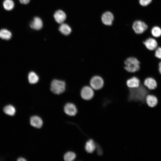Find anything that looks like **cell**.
Returning a JSON list of instances; mask_svg holds the SVG:
<instances>
[{"instance_id":"1","label":"cell","mask_w":161,"mask_h":161,"mask_svg":"<svg viewBox=\"0 0 161 161\" xmlns=\"http://www.w3.org/2000/svg\"><path fill=\"white\" fill-rule=\"evenodd\" d=\"M129 92L128 97L129 101H138L143 103H145V97L149 93V90L147 89L142 83L137 88H129Z\"/></svg>"},{"instance_id":"2","label":"cell","mask_w":161,"mask_h":161,"mask_svg":"<svg viewBox=\"0 0 161 161\" xmlns=\"http://www.w3.org/2000/svg\"><path fill=\"white\" fill-rule=\"evenodd\" d=\"M125 69L129 72H135L140 69V62L136 58L130 57L124 61Z\"/></svg>"},{"instance_id":"3","label":"cell","mask_w":161,"mask_h":161,"mask_svg":"<svg viewBox=\"0 0 161 161\" xmlns=\"http://www.w3.org/2000/svg\"><path fill=\"white\" fill-rule=\"evenodd\" d=\"M66 84L63 81L54 79L51 84V90L55 94L59 95L63 93L65 89Z\"/></svg>"},{"instance_id":"4","label":"cell","mask_w":161,"mask_h":161,"mask_svg":"<svg viewBox=\"0 0 161 161\" xmlns=\"http://www.w3.org/2000/svg\"><path fill=\"white\" fill-rule=\"evenodd\" d=\"M132 27L134 32L137 34H141L148 29L147 25L140 20H137L134 22Z\"/></svg>"},{"instance_id":"5","label":"cell","mask_w":161,"mask_h":161,"mask_svg":"<svg viewBox=\"0 0 161 161\" xmlns=\"http://www.w3.org/2000/svg\"><path fill=\"white\" fill-rule=\"evenodd\" d=\"M90 84L93 89L98 90L101 89L103 87L104 85V81L100 76H95L91 79Z\"/></svg>"},{"instance_id":"6","label":"cell","mask_w":161,"mask_h":161,"mask_svg":"<svg viewBox=\"0 0 161 161\" xmlns=\"http://www.w3.org/2000/svg\"><path fill=\"white\" fill-rule=\"evenodd\" d=\"M143 43L147 49L151 51H154L158 47L157 40L152 37L146 39L143 41Z\"/></svg>"},{"instance_id":"7","label":"cell","mask_w":161,"mask_h":161,"mask_svg":"<svg viewBox=\"0 0 161 161\" xmlns=\"http://www.w3.org/2000/svg\"><path fill=\"white\" fill-rule=\"evenodd\" d=\"M94 94L93 89L88 86L83 87L80 92L81 97L86 100H89L92 99L94 96Z\"/></svg>"},{"instance_id":"8","label":"cell","mask_w":161,"mask_h":161,"mask_svg":"<svg viewBox=\"0 0 161 161\" xmlns=\"http://www.w3.org/2000/svg\"><path fill=\"white\" fill-rule=\"evenodd\" d=\"M143 84L149 90L156 89L157 86L156 80L151 77H148L145 78L143 81Z\"/></svg>"},{"instance_id":"9","label":"cell","mask_w":161,"mask_h":161,"mask_svg":"<svg viewBox=\"0 0 161 161\" xmlns=\"http://www.w3.org/2000/svg\"><path fill=\"white\" fill-rule=\"evenodd\" d=\"M114 19L113 14L109 11H106L103 13L101 17V21L104 25L110 26L112 25Z\"/></svg>"},{"instance_id":"10","label":"cell","mask_w":161,"mask_h":161,"mask_svg":"<svg viewBox=\"0 0 161 161\" xmlns=\"http://www.w3.org/2000/svg\"><path fill=\"white\" fill-rule=\"evenodd\" d=\"M145 101L148 107L153 108L155 107L158 103V100L156 96L149 93L145 97Z\"/></svg>"},{"instance_id":"11","label":"cell","mask_w":161,"mask_h":161,"mask_svg":"<svg viewBox=\"0 0 161 161\" xmlns=\"http://www.w3.org/2000/svg\"><path fill=\"white\" fill-rule=\"evenodd\" d=\"M64 111L67 115L74 116L77 113V109L74 104L71 103L66 104L64 107Z\"/></svg>"},{"instance_id":"12","label":"cell","mask_w":161,"mask_h":161,"mask_svg":"<svg viewBox=\"0 0 161 161\" xmlns=\"http://www.w3.org/2000/svg\"><path fill=\"white\" fill-rule=\"evenodd\" d=\"M141 83L140 80L137 77L134 76L128 79L126 81L127 85L130 89L137 88Z\"/></svg>"},{"instance_id":"13","label":"cell","mask_w":161,"mask_h":161,"mask_svg":"<svg viewBox=\"0 0 161 161\" xmlns=\"http://www.w3.org/2000/svg\"><path fill=\"white\" fill-rule=\"evenodd\" d=\"M54 17L57 23L61 24L64 23L66 19V15L63 11L58 10L55 12Z\"/></svg>"},{"instance_id":"14","label":"cell","mask_w":161,"mask_h":161,"mask_svg":"<svg viewBox=\"0 0 161 161\" xmlns=\"http://www.w3.org/2000/svg\"><path fill=\"white\" fill-rule=\"evenodd\" d=\"M43 25V22L41 19L37 17H34L30 24L31 28L36 30H40L42 27Z\"/></svg>"},{"instance_id":"15","label":"cell","mask_w":161,"mask_h":161,"mask_svg":"<svg viewBox=\"0 0 161 161\" xmlns=\"http://www.w3.org/2000/svg\"><path fill=\"white\" fill-rule=\"evenodd\" d=\"M30 123L32 126L37 128H41L43 123L41 119L37 116H33L31 117Z\"/></svg>"},{"instance_id":"16","label":"cell","mask_w":161,"mask_h":161,"mask_svg":"<svg viewBox=\"0 0 161 161\" xmlns=\"http://www.w3.org/2000/svg\"><path fill=\"white\" fill-rule=\"evenodd\" d=\"M58 30L62 34L65 35H69L72 32L70 27L67 24L64 23L61 24Z\"/></svg>"},{"instance_id":"17","label":"cell","mask_w":161,"mask_h":161,"mask_svg":"<svg viewBox=\"0 0 161 161\" xmlns=\"http://www.w3.org/2000/svg\"><path fill=\"white\" fill-rule=\"evenodd\" d=\"M96 145L95 142L92 139H90L86 142L85 149L86 151L89 153H93L95 150Z\"/></svg>"},{"instance_id":"18","label":"cell","mask_w":161,"mask_h":161,"mask_svg":"<svg viewBox=\"0 0 161 161\" xmlns=\"http://www.w3.org/2000/svg\"><path fill=\"white\" fill-rule=\"evenodd\" d=\"M12 36V33L7 30L4 29L0 30V38L1 39L8 40L11 39Z\"/></svg>"},{"instance_id":"19","label":"cell","mask_w":161,"mask_h":161,"mask_svg":"<svg viewBox=\"0 0 161 161\" xmlns=\"http://www.w3.org/2000/svg\"><path fill=\"white\" fill-rule=\"evenodd\" d=\"M28 78L29 83L31 84L37 83L39 80L38 76L33 72H31L29 73Z\"/></svg>"},{"instance_id":"20","label":"cell","mask_w":161,"mask_h":161,"mask_svg":"<svg viewBox=\"0 0 161 161\" xmlns=\"http://www.w3.org/2000/svg\"><path fill=\"white\" fill-rule=\"evenodd\" d=\"M4 113L10 116H13L16 112L15 107L12 105H9L5 106L3 109Z\"/></svg>"},{"instance_id":"21","label":"cell","mask_w":161,"mask_h":161,"mask_svg":"<svg viewBox=\"0 0 161 161\" xmlns=\"http://www.w3.org/2000/svg\"><path fill=\"white\" fill-rule=\"evenodd\" d=\"M3 6L6 10L10 11L14 8V3L12 0H4L3 2Z\"/></svg>"},{"instance_id":"22","label":"cell","mask_w":161,"mask_h":161,"mask_svg":"<svg viewBox=\"0 0 161 161\" xmlns=\"http://www.w3.org/2000/svg\"><path fill=\"white\" fill-rule=\"evenodd\" d=\"M151 33L154 37L159 38L161 36V29L158 26H154L152 28Z\"/></svg>"},{"instance_id":"23","label":"cell","mask_w":161,"mask_h":161,"mask_svg":"<svg viewBox=\"0 0 161 161\" xmlns=\"http://www.w3.org/2000/svg\"><path fill=\"white\" fill-rule=\"evenodd\" d=\"M64 158L66 161H72L75 158L76 155L74 152L69 151L64 154Z\"/></svg>"},{"instance_id":"24","label":"cell","mask_w":161,"mask_h":161,"mask_svg":"<svg viewBox=\"0 0 161 161\" xmlns=\"http://www.w3.org/2000/svg\"><path fill=\"white\" fill-rule=\"evenodd\" d=\"M154 55L156 58L161 60V47L158 46L154 50Z\"/></svg>"},{"instance_id":"25","label":"cell","mask_w":161,"mask_h":161,"mask_svg":"<svg viewBox=\"0 0 161 161\" xmlns=\"http://www.w3.org/2000/svg\"><path fill=\"white\" fill-rule=\"evenodd\" d=\"M152 1V0H139V2L141 6H146L150 4Z\"/></svg>"},{"instance_id":"26","label":"cell","mask_w":161,"mask_h":161,"mask_svg":"<svg viewBox=\"0 0 161 161\" xmlns=\"http://www.w3.org/2000/svg\"><path fill=\"white\" fill-rule=\"evenodd\" d=\"M20 3L22 4H26L29 3L30 0H19Z\"/></svg>"},{"instance_id":"27","label":"cell","mask_w":161,"mask_h":161,"mask_svg":"<svg viewBox=\"0 0 161 161\" xmlns=\"http://www.w3.org/2000/svg\"><path fill=\"white\" fill-rule=\"evenodd\" d=\"M158 67L159 72L160 73L161 75V60L158 63Z\"/></svg>"},{"instance_id":"28","label":"cell","mask_w":161,"mask_h":161,"mask_svg":"<svg viewBox=\"0 0 161 161\" xmlns=\"http://www.w3.org/2000/svg\"><path fill=\"white\" fill-rule=\"evenodd\" d=\"M26 160L25 159L21 157L18 158L17 160L18 161H25Z\"/></svg>"}]
</instances>
